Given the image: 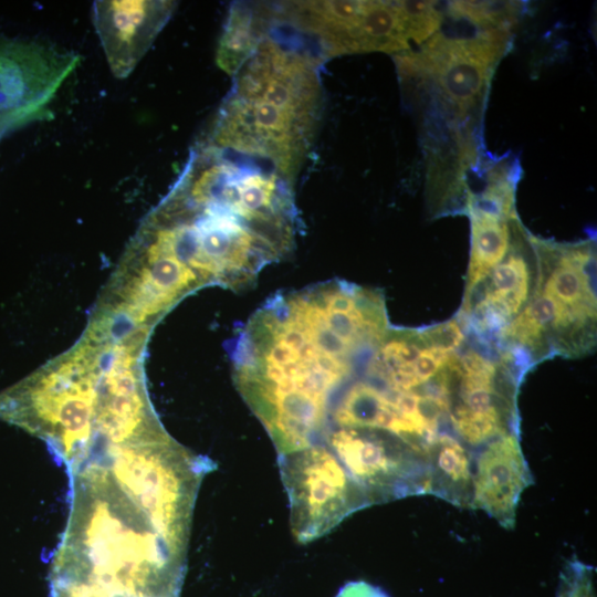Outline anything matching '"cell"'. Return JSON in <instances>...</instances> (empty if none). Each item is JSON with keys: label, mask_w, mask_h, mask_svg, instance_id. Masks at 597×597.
I'll use <instances>...</instances> for the list:
<instances>
[{"label": "cell", "mask_w": 597, "mask_h": 597, "mask_svg": "<svg viewBox=\"0 0 597 597\" xmlns=\"http://www.w3.org/2000/svg\"><path fill=\"white\" fill-rule=\"evenodd\" d=\"M426 454L429 494L471 509L474 460L464 443L450 434L438 433L427 444Z\"/></svg>", "instance_id": "obj_13"}, {"label": "cell", "mask_w": 597, "mask_h": 597, "mask_svg": "<svg viewBox=\"0 0 597 597\" xmlns=\"http://www.w3.org/2000/svg\"><path fill=\"white\" fill-rule=\"evenodd\" d=\"M271 27L270 4L233 3L218 42L216 54L218 66L232 76L254 52Z\"/></svg>", "instance_id": "obj_14"}, {"label": "cell", "mask_w": 597, "mask_h": 597, "mask_svg": "<svg viewBox=\"0 0 597 597\" xmlns=\"http://www.w3.org/2000/svg\"><path fill=\"white\" fill-rule=\"evenodd\" d=\"M533 476L515 433L485 443L473 464L471 509L489 514L503 527H514L522 493Z\"/></svg>", "instance_id": "obj_12"}, {"label": "cell", "mask_w": 597, "mask_h": 597, "mask_svg": "<svg viewBox=\"0 0 597 597\" xmlns=\"http://www.w3.org/2000/svg\"><path fill=\"white\" fill-rule=\"evenodd\" d=\"M101 354L84 331L72 348L0 392V420L42 439L67 470L90 447Z\"/></svg>", "instance_id": "obj_5"}, {"label": "cell", "mask_w": 597, "mask_h": 597, "mask_svg": "<svg viewBox=\"0 0 597 597\" xmlns=\"http://www.w3.org/2000/svg\"><path fill=\"white\" fill-rule=\"evenodd\" d=\"M336 597H389L380 588L365 582H353L344 586Z\"/></svg>", "instance_id": "obj_22"}, {"label": "cell", "mask_w": 597, "mask_h": 597, "mask_svg": "<svg viewBox=\"0 0 597 597\" xmlns=\"http://www.w3.org/2000/svg\"><path fill=\"white\" fill-rule=\"evenodd\" d=\"M276 23L300 34L325 61L345 54H402L411 46L402 1L273 3Z\"/></svg>", "instance_id": "obj_6"}, {"label": "cell", "mask_w": 597, "mask_h": 597, "mask_svg": "<svg viewBox=\"0 0 597 597\" xmlns=\"http://www.w3.org/2000/svg\"><path fill=\"white\" fill-rule=\"evenodd\" d=\"M573 312L555 297L544 292L506 328V333L522 342H533L551 325H567L574 320Z\"/></svg>", "instance_id": "obj_16"}, {"label": "cell", "mask_w": 597, "mask_h": 597, "mask_svg": "<svg viewBox=\"0 0 597 597\" xmlns=\"http://www.w3.org/2000/svg\"><path fill=\"white\" fill-rule=\"evenodd\" d=\"M80 56L50 44L0 38V137L49 116Z\"/></svg>", "instance_id": "obj_10"}, {"label": "cell", "mask_w": 597, "mask_h": 597, "mask_svg": "<svg viewBox=\"0 0 597 597\" xmlns=\"http://www.w3.org/2000/svg\"><path fill=\"white\" fill-rule=\"evenodd\" d=\"M324 60L297 33L272 23L200 142L266 163L296 179L320 129Z\"/></svg>", "instance_id": "obj_3"}, {"label": "cell", "mask_w": 597, "mask_h": 597, "mask_svg": "<svg viewBox=\"0 0 597 597\" xmlns=\"http://www.w3.org/2000/svg\"><path fill=\"white\" fill-rule=\"evenodd\" d=\"M320 443L334 453L370 505L429 494L426 450L392 433L331 428Z\"/></svg>", "instance_id": "obj_9"}, {"label": "cell", "mask_w": 597, "mask_h": 597, "mask_svg": "<svg viewBox=\"0 0 597 597\" xmlns=\"http://www.w3.org/2000/svg\"><path fill=\"white\" fill-rule=\"evenodd\" d=\"M463 341V333L457 322L451 321L428 329L425 342L428 347L452 353Z\"/></svg>", "instance_id": "obj_20"}, {"label": "cell", "mask_w": 597, "mask_h": 597, "mask_svg": "<svg viewBox=\"0 0 597 597\" xmlns=\"http://www.w3.org/2000/svg\"><path fill=\"white\" fill-rule=\"evenodd\" d=\"M463 373L479 374L495 370L494 365L474 350L467 352L458 363Z\"/></svg>", "instance_id": "obj_21"}, {"label": "cell", "mask_w": 597, "mask_h": 597, "mask_svg": "<svg viewBox=\"0 0 597 597\" xmlns=\"http://www.w3.org/2000/svg\"><path fill=\"white\" fill-rule=\"evenodd\" d=\"M509 38V30L472 22L467 33L439 29L419 52L398 56L400 75H429L454 109L467 115L486 92Z\"/></svg>", "instance_id": "obj_8"}, {"label": "cell", "mask_w": 597, "mask_h": 597, "mask_svg": "<svg viewBox=\"0 0 597 597\" xmlns=\"http://www.w3.org/2000/svg\"><path fill=\"white\" fill-rule=\"evenodd\" d=\"M386 328L381 297L338 280L274 295L248 320L231 349L233 380L279 454L320 443L335 398Z\"/></svg>", "instance_id": "obj_2"}, {"label": "cell", "mask_w": 597, "mask_h": 597, "mask_svg": "<svg viewBox=\"0 0 597 597\" xmlns=\"http://www.w3.org/2000/svg\"><path fill=\"white\" fill-rule=\"evenodd\" d=\"M557 597H595L593 567L576 558L569 561L562 572Z\"/></svg>", "instance_id": "obj_19"}, {"label": "cell", "mask_w": 597, "mask_h": 597, "mask_svg": "<svg viewBox=\"0 0 597 597\" xmlns=\"http://www.w3.org/2000/svg\"><path fill=\"white\" fill-rule=\"evenodd\" d=\"M186 556L149 527L104 519L63 536L50 597H180Z\"/></svg>", "instance_id": "obj_4"}, {"label": "cell", "mask_w": 597, "mask_h": 597, "mask_svg": "<svg viewBox=\"0 0 597 597\" xmlns=\"http://www.w3.org/2000/svg\"><path fill=\"white\" fill-rule=\"evenodd\" d=\"M290 502V524L300 543L327 534L354 512L370 505L334 453L324 444L279 454Z\"/></svg>", "instance_id": "obj_7"}, {"label": "cell", "mask_w": 597, "mask_h": 597, "mask_svg": "<svg viewBox=\"0 0 597 597\" xmlns=\"http://www.w3.org/2000/svg\"><path fill=\"white\" fill-rule=\"evenodd\" d=\"M492 283L494 292L514 291L527 297L530 274L526 263L520 256H511L492 270Z\"/></svg>", "instance_id": "obj_18"}, {"label": "cell", "mask_w": 597, "mask_h": 597, "mask_svg": "<svg viewBox=\"0 0 597 597\" xmlns=\"http://www.w3.org/2000/svg\"><path fill=\"white\" fill-rule=\"evenodd\" d=\"M545 293L567 306L575 317L591 315L596 305L593 286L575 269L561 261L559 268L547 280Z\"/></svg>", "instance_id": "obj_17"}, {"label": "cell", "mask_w": 597, "mask_h": 597, "mask_svg": "<svg viewBox=\"0 0 597 597\" xmlns=\"http://www.w3.org/2000/svg\"><path fill=\"white\" fill-rule=\"evenodd\" d=\"M177 2L95 1L93 20L114 76L127 77L171 18Z\"/></svg>", "instance_id": "obj_11"}, {"label": "cell", "mask_w": 597, "mask_h": 597, "mask_svg": "<svg viewBox=\"0 0 597 597\" xmlns=\"http://www.w3.org/2000/svg\"><path fill=\"white\" fill-rule=\"evenodd\" d=\"M472 247L468 291L482 281L504 258L510 244L506 221L470 212Z\"/></svg>", "instance_id": "obj_15"}, {"label": "cell", "mask_w": 597, "mask_h": 597, "mask_svg": "<svg viewBox=\"0 0 597 597\" xmlns=\"http://www.w3.org/2000/svg\"><path fill=\"white\" fill-rule=\"evenodd\" d=\"M294 182L259 159L198 140L126 251L179 301L208 285L244 289L295 244Z\"/></svg>", "instance_id": "obj_1"}]
</instances>
